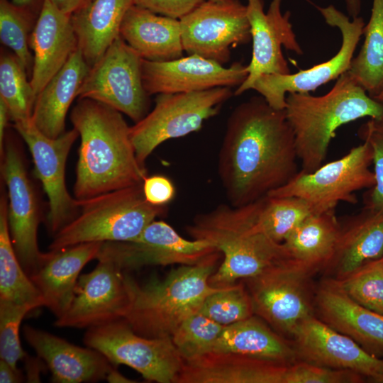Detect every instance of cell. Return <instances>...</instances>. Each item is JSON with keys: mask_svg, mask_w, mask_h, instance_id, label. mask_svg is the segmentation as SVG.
I'll list each match as a JSON object with an SVG mask.
<instances>
[{"mask_svg": "<svg viewBox=\"0 0 383 383\" xmlns=\"http://www.w3.org/2000/svg\"><path fill=\"white\" fill-rule=\"evenodd\" d=\"M294 135L284 109L253 96L231 113L219 150L218 173L229 204L255 202L299 173Z\"/></svg>", "mask_w": 383, "mask_h": 383, "instance_id": "cell-1", "label": "cell"}, {"mask_svg": "<svg viewBox=\"0 0 383 383\" xmlns=\"http://www.w3.org/2000/svg\"><path fill=\"white\" fill-rule=\"evenodd\" d=\"M70 121L81 141L74 194L84 200L142 184L147 172L138 162L121 113L90 99H79Z\"/></svg>", "mask_w": 383, "mask_h": 383, "instance_id": "cell-2", "label": "cell"}, {"mask_svg": "<svg viewBox=\"0 0 383 383\" xmlns=\"http://www.w3.org/2000/svg\"><path fill=\"white\" fill-rule=\"evenodd\" d=\"M260 199L242 206L221 204L198 214L186 226L194 240L211 243L223 260L209 277L216 288L233 285L261 273L270 267L291 260L283 243H277L255 226Z\"/></svg>", "mask_w": 383, "mask_h": 383, "instance_id": "cell-3", "label": "cell"}, {"mask_svg": "<svg viewBox=\"0 0 383 383\" xmlns=\"http://www.w3.org/2000/svg\"><path fill=\"white\" fill-rule=\"evenodd\" d=\"M221 255L218 250L197 264L180 265L163 279L152 277L141 285L125 273L130 304L123 319L140 335L171 337L183 321L199 313L209 295L221 289L209 283Z\"/></svg>", "mask_w": 383, "mask_h": 383, "instance_id": "cell-4", "label": "cell"}, {"mask_svg": "<svg viewBox=\"0 0 383 383\" xmlns=\"http://www.w3.org/2000/svg\"><path fill=\"white\" fill-rule=\"evenodd\" d=\"M284 111L294 135L300 171L310 173L323 165L338 128L365 117H383V104L370 96L346 72L323 96L289 93Z\"/></svg>", "mask_w": 383, "mask_h": 383, "instance_id": "cell-5", "label": "cell"}, {"mask_svg": "<svg viewBox=\"0 0 383 383\" xmlns=\"http://www.w3.org/2000/svg\"><path fill=\"white\" fill-rule=\"evenodd\" d=\"M79 201V214L54 235L50 250L84 243L133 240L166 211L165 206L145 200L143 183Z\"/></svg>", "mask_w": 383, "mask_h": 383, "instance_id": "cell-6", "label": "cell"}, {"mask_svg": "<svg viewBox=\"0 0 383 383\" xmlns=\"http://www.w3.org/2000/svg\"><path fill=\"white\" fill-rule=\"evenodd\" d=\"M316 272L287 260L243 279L250 295L254 314L282 336L292 340L305 318L315 315Z\"/></svg>", "mask_w": 383, "mask_h": 383, "instance_id": "cell-7", "label": "cell"}, {"mask_svg": "<svg viewBox=\"0 0 383 383\" xmlns=\"http://www.w3.org/2000/svg\"><path fill=\"white\" fill-rule=\"evenodd\" d=\"M232 95L231 87H227L157 94L152 110L130 128L140 165L146 170V160L165 141L201 129L204 121L215 116L221 106Z\"/></svg>", "mask_w": 383, "mask_h": 383, "instance_id": "cell-8", "label": "cell"}, {"mask_svg": "<svg viewBox=\"0 0 383 383\" xmlns=\"http://www.w3.org/2000/svg\"><path fill=\"white\" fill-rule=\"evenodd\" d=\"M84 343L111 364L127 365L150 382L177 383L184 365L171 337L140 335L123 318L87 328Z\"/></svg>", "mask_w": 383, "mask_h": 383, "instance_id": "cell-9", "label": "cell"}, {"mask_svg": "<svg viewBox=\"0 0 383 383\" xmlns=\"http://www.w3.org/2000/svg\"><path fill=\"white\" fill-rule=\"evenodd\" d=\"M370 145L353 148L338 160L322 165L315 171L299 173L290 182L268 194L270 196H296L309 202L316 213L335 209L339 202L355 204V192L375 184Z\"/></svg>", "mask_w": 383, "mask_h": 383, "instance_id": "cell-10", "label": "cell"}, {"mask_svg": "<svg viewBox=\"0 0 383 383\" xmlns=\"http://www.w3.org/2000/svg\"><path fill=\"white\" fill-rule=\"evenodd\" d=\"M143 60L120 35L91 66L79 99L99 101L138 122L148 113L150 106L143 82Z\"/></svg>", "mask_w": 383, "mask_h": 383, "instance_id": "cell-11", "label": "cell"}, {"mask_svg": "<svg viewBox=\"0 0 383 383\" xmlns=\"http://www.w3.org/2000/svg\"><path fill=\"white\" fill-rule=\"evenodd\" d=\"M316 7L326 22L340 31V48L331 59L309 69L288 74H263L257 78L251 89L258 92L274 109H285L287 93L314 91L320 86L338 79L350 69L356 47L363 35L365 26L363 18L358 16L350 21L348 16L332 5Z\"/></svg>", "mask_w": 383, "mask_h": 383, "instance_id": "cell-12", "label": "cell"}, {"mask_svg": "<svg viewBox=\"0 0 383 383\" xmlns=\"http://www.w3.org/2000/svg\"><path fill=\"white\" fill-rule=\"evenodd\" d=\"M179 21L184 51L222 65L231 48L251 40L247 7L239 0H206Z\"/></svg>", "mask_w": 383, "mask_h": 383, "instance_id": "cell-13", "label": "cell"}, {"mask_svg": "<svg viewBox=\"0 0 383 383\" xmlns=\"http://www.w3.org/2000/svg\"><path fill=\"white\" fill-rule=\"evenodd\" d=\"M14 128L32 155L35 175L48 198V228L55 235L80 211L79 200L70 196L65 182L67 158L79 133L73 128L56 138H50L42 133L32 120L14 123Z\"/></svg>", "mask_w": 383, "mask_h": 383, "instance_id": "cell-14", "label": "cell"}, {"mask_svg": "<svg viewBox=\"0 0 383 383\" xmlns=\"http://www.w3.org/2000/svg\"><path fill=\"white\" fill-rule=\"evenodd\" d=\"M216 251L211 243L185 239L168 223L155 220L133 240L104 242L96 259H108L125 271L145 266L193 265Z\"/></svg>", "mask_w": 383, "mask_h": 383, "instance_id": "cell-15", "label": "cell"}, {"mask_svg": "<svg viewBox=\"0 0 383 383\" xmlns=\"http://www.w3.org/2000/svg\"><path fill=\"white\" fill-rule=\"evenodd\" d=\"M7 186L8 223L11 242L25 272L30 277L49 256L40 252L38 229L40 211L19 148L6 140L1 167Z\"/></svg>", "mask_w": 383, "mask_h": 383, "instance_id": "cell-16", "label": "cell"}, {"mask_svg": "<svg viewBox=\"0 0 383 383\" xmlns=\"http://www.w3.org/2000/svg\"><path fill=\"white\" fill-rule=\"evenodd\" d=\"M89 273L79 277L74 298L55 326L89 328L125 317L130 304L124 271L100 258Z\"/></svg>", "mask_w": 383, "mask_h": 383, "instance_id": "cell-17", "label": "cell"}, {"mask_svg": "<svg viewBox=\"0 0 383 383\" xmlns=\"http://www.w3.org/2000/svg\"><path fill=\"white\" fill-rule=\"evenodd\" d=\"M292 340L299 361L333 370L353 371L375 383L383 377V359L369 353L354 340L315 315L299 323Z\"/></svg>", "mask_w": 383, "mask_h": 383, "instance_id": "cell-18", "label": "cell"}, {"mask_svg": "<svg viewBox=\"0 0 383 383\" xmlns=\"http://www.w3.org/2000/svg\"><path fill=\"white\" fill-rule=\"evenodd\" d=\"M282 0H272L267 13L263 0H248L247 16L252 41V57L248 65V75L234 94L240 95L251 89L255 80L263 74H290L282 48L302 55L290 22L289 11L282 13Z\"/></svg>", "mask_w": 383, "mask_h": 383, "instance_id": "cell-19", "label": "cell"}, {"mask_svg": "<svg viewBox=\"0 0 383 383\" xmlns=\"http://www.w3.org/2000/svg\"><path fill=\"white\" fill-rule=\"evenodd\" d=\"M248 75V65L241 62H235L226 67L198 55L169 61L143 62V82L149 95L238 87Z\"/></svg>", "mask_w": 383, "mask_h": 383, "instance_id": "cell-20", "label": "cell"}, {"mask_svg": "<svg viewBox=\"0 0 383 383\" xmlns=\"http://www.w3.org/2000/svg\"><path fill=\"white\" fill-rule=\"evenodd\" d=\"M315 316L348 335L369 353L383 357V314L357 304L333 279L323 277L316 285Z\"/></svg>", "mask_w": 383, "mask_h": 383, "instance_id": "cell-21", "label": "cell"}, {"mask_svg": "<svg viewBox=\"0 0 383 383\" xmlns=\"http://www.w3.org/2000/svg\"><path fill=\"white\" fill-rule=\"evenodd\" d=\"M292 364L212 351L184 361L177 383H293Z\"/></svg>", "mask_w": 383, "mask_h": 383, "instance_id": "cell-22", "label": "cell"}, {"mask_svg": "<svg viewBox=\"0 0 383 383\" xmlns=\"http://www.w3.org/2000/svg\"><path fill=\"white\" fill-rule=\"evenodd\" d=\"M23 336L58 383H80L106 379L113 368L99 351L82 348L47 331L30 326L23 327Z\"/></svg>", "mask_w": 383, "mask_h": 383, "instance_id": "cell-23", "label": "cell"}, {"mask_svg": "<svg viewBox=\"0 0 383 383\" xmlns=\"http://www.w3.org/2000/svg\"><path fill=\"white\" fill-rule=\"evenodd\" d=\"M30 48L33 51L30 82L37 97L78 48L71 15L43 0L30 37Z\"/></svg>", "mask_w": 383, "mask_h": 383, "instance_id": "cell-24", "label": "cell"}, {"mask_svg": "<svg viewBox=\"0 0 383 383\" xmlns=\"http://www.w3.org/2000/svg\"><path fill=\"white\" fill-rule=\"evenodd\" d=\"M339 222L333 253L321 271L324 277L336 280L383 255V209L365 206L360 213Z\"/></svg>", "mask_w": 383, "mask_h": 383, "instance_id": "cell-25", "label": "cell"}, {"mask_svg": "<svg viewBox=\"0 0 383 383\" xmlns=\"http://www.w3.org/2000/svg\"><path fill=\"white\" fill-rule=\"evenodd\" d=\"M103 242L77 244L49 252V256L30 278L40 292L44 306L60 317L74 296L79 273L85 265L96 259Z\"/></svg>", "mask_w": 383, "mask_h": 383, "instance_id": "cell-26", "label": "cell"}, {"mask_svg": "<svg viewBox=\"0 0 383 383\" xmlns=\"http://www.w3.org/2000/svg\"><path fill=\"white\" fill-rule=\"evenodd\" d=\"M181 23L132 5L123 19L121 37L144 60L163 62L182 57Z\"/></svg>", "mask_w": 383, "mask_h": 383, "instance_id": "cell-27", "label": "cell"}, {"mask_svg": "<svg viewBox=\"0 0 383 383\" xmlns=\"http://www.w3.org/2000/svg\"><path fill=\"white\" fill-rule=\"evenodd\" d=\"M90 67L77 48L37 96L31 120L47 137L56 138L65 132L67 111Z\"/></svg>", "mask_w": 383, "mask_h": 383, "instance_id": "cell-28", "label": "cell"}, {"mask_svg": "<svg viewBox=\"0 0 383 383\" xmlns=\"http://www.w3.org/2000/svg\"><path fill=\"white\" fill-rule=\"evenodd\" d=\"M213 351L286 364L299 361L293 341L279 334L255 314L224 326Z\"/></svg>", "mask_w": 383, "mask_h": 383, "instance_id": "cell-29", "label": "cell"}, {"mask_svg": "<svg viewBox=\"0 0 383 383\" xmlns=\"http://www.w3.org/2000/svg\"><path fill=\"white\" fill-rule=\"evenodd\" d=\"M133 0H91L71 16L78 48L92 66L120 36L123 19Z\"/></svg>", "mask_w": 383, "mask_h": 383, "instance_id": "cell-30", "label": "cell"}, {"mask_svg": "<svg viewBox=\"0 0 383 383\" xmlns=\"http://www.w3.org/2000/svg\"><path fill=\"white\" fill-rule=\"evenodd\" d=\"M339 226L335 209L314 213L302 221L282 243L292 260L317 273L332 257Z\"/></svg>", "mask_w": 383, "mask_h": 383, "instance_id": "cell-31", "label": "cell"}, {"mask_svg": "<svg viewBox=\"0 0 383 383\" xmlns=\"http://www.w3.org/2000/svg\"><path fill=\"white\" fill-rule=\"evenodd\" d=\"M0 301L44 306L43 299L14 250L8 223V196L0 198Z\"/></svg>", "mask_w": 383, "mask_h": 383, "instance_id": "cell-32", "label": "cell"}, {"mask_svg": "<svg viewBox=\"0 0 383 383\" xmlns=\"http://www.w3.org/2000/svg\"><path fill=\"white\" fill-rule=\"evenodd\" d=\"M363 35L364 43L348 72L373 98L383 91V0L372 1Z\"/></svg>", "mask_w": 383, "mask_h": 383, "instance_id": "cell-33", "label": "cell"}, {"mask_svg": "<svg viewBox=\"0 0 383 383\" xmlns=\"http://www.w3.org/2000/svg\"><path fill=\"white\" fill-rule=\"evenodd\" d=\"M318 213L306 200L296 196L260 199L255 226L273 240L282 243L306 218Z\"/></svg>", "mask_w": 383, "mask_h": 383, "instance_id": "cell-34", "label": "cell"}, {"mask_svg": "<svg viewBox=\"0 0 383 383\" xmlns=\"http://www.w3.org/2000/svg\"><path fill=\"white\" fill-rule=\"evenodd\" d=\"M26 72V69L15 54L1 53L0 99L6 104L14 123L31 120L36 99Z\"/></svg>", "mask_w": 383, "mask_h": 383, "instance_id": "cell-35", "label": "cell"}, {"mask_svg": "<svg viewBox=\"0 0 383 383\" xmlns=\"http://www.w3.org/2000/svg\"><path fill=\"white\" fill-rule=\"evenodd\" d=\"M223 328L196 313L183 321L171 338L184 361H190L212 352Z\"/></svg>", "mask_w": 383, "mask_h": 383, "instance_id": "cell-36", "label": "cell"}, {"mask_svg": "<svg viewBox=\"0 0 383 383\" xmlns=\"http://www.w3.org/2000/svg\"><path fill=\"white\" fill-rule=\"evenodd\" d=\"M336 281L357 304L383 314V255Z\"/></svg>", "mask_w": 383, "mask_h": 383, "instance_id": "cell-37", "label": "cell"}, {"mask_svg": "<svg viewBox=\"0 0 383 383\" xmlns=\"http://www.w3.org/2000/svg\"><path fill=\"white\" fill-rule=\"evenodd\" d=\"M199 313L223 326L254 315L252 299L244 282L221 288L209 295Z\"/></svg>", "mask_w": 383, "mask_h": 383, "instance_id": "cell-38", "label": "cell"}, {"mask_svg": "<svg viewBox=\"0 0 383 383\" xmlns=\"http://www.w3.org/2000/svg\"><path fill=\"white\" fill-rule=\"evenodd\" d=\"M32 18L27 6L8 0H0V39L11 48L27 70L33 67V57L29 50V33Z\"/></svg>", "mask_w": 383, "mask_h": 383, "instance_id": "cell-39", "label": "cell"}, {"mask_svg": "<svg viewBox=\"0 0 383 383\" xmlns=\"http://www.w3.org/2000/svg\"><path fill=\"white\" fill-rule=\"evenodd\" d=\"M33 309L30 305L0 301V357L13 367L28 355L21 347L19 331L22 320Z\"/></svg>", "mask_w": 383, "mask_h": 383, "instance_id": "cell-40", "label": "cell"}, {"mask_svg": "<svg viewBox=\"0 0 383 383\" xmlns=\"http://www.w3.org/2000/svg\"><path fill=\"white\" fill-rule=\"evenodd\" d=\"M358 136L367 142L372 150V163L375 184L365 203V206L373 209H383V117L370 118L362 124Z\"/></svg>", "mask_w": 383, "mask_h": 383, "instance_id": "cell-41", "label": "cell"}, {"mask_svg": "<svg viewBox=\"0 0 383 383\" xmlns=\"http://www.w3.org/2000/svg\"><path fill=\"white\" fill-rule=\"evenodd\" d=\"M206 0H133V4L155 13L181 19Z\"/></svg>", "mask_w": 383, "mask_h": 383, "instance_id": "cell-42", "label": "cell"}, {"mask_svg": "<svg viewBox=\"0 0 383 383\" xmlns=\"http://www.w3.org/2000/svg\"><path fill=\"white\" fill-rule=\"evenodd\" d=\"M143 191L145 200L155 206H165L175 194L172 181L160 174L146 177L143 182Z\"/></svg>", "mask_w": 383, "mask_h": 383, "instance_id": "cell-43", "label": "cell"}, {"mask_svg": "<svg viewBox=\"0 0 383 383\" xmlns=\"http://www.w3.org/2000/svg\"><path fill=\"white\" fill-rule=\"evenodd\" d=\"M25 361L26 379L29 382H39L40 374L45 368L46 364L40 357H33L27 355L23 360Z\"/></svg>", "mask_w": 383, "mask_h": 383, "instance_id": "cell-44", "label": "cell"}, {"mask_svg": "<svg viewBox=\"0 0 383 383\" xmlns=\"http://www.w3.org/2000/svg\"><path fill=\"white\" fill-rule=\"evenodd\" d=\"M23 375L17 368L13 367L6 361L0 360V382L18 383L23 382Z\"/></svg>", "mask_w": 383, "mask_h": 383, "instance_id": "cell-45", "label": "cell"}, {"mask_svg": "<svg viewBox=\"0 0 383 383\" xmlns=\"http://www.w3.org/2000/svg\"><path fill=\"white\" fill-rule=\"evenodd\" d=\"M59 11L72 15L84 7L91 0H49Z\"/></svg>", "mask_w": 383, "mask_h": 383, "instance_id": "cell-46", "label": "cell"}, {"mask_svg": "<svg viewBox=\"0 0 383 383\" xmlns=\"http://www.w3.org/2000/svg\"><path fill=\"white\" fill-rule=\"evenodd\" d=\"M10 118V113L6 104L0 99V152L1 156L4 150L5 129Z\"/></svg>", "mask_w": 383, "mask_h": 383, "instance_id": "cell-47", "label": "cell"}, {"mask_svg": "<svg viewBox=\"0 0 383 383\" xmlns=\"http://www.w3.org/2000/svg\"><path fill=\"white\" fill-rule=\"evenodd\" d=\"M347 11L350 17L355 18L358 17L361 9L360 0H345Z\"/></svg>", "mask_w": 383, "mask_h": 383, "instance_id": "cell-48", "label": "cell"}, {"mask_svg": "<svg viewBox=\"0 0 383 383\" xmlns=\"http://www.w3.org/2000/svg\"><path fill=\"white\" fill-rule=\"evenodd\" d=\"M106 379L109 382H122V383H129V382H135L124 377L120 372H118L116 369L113 368L107 374Z\"/></svg>", "mask_w": 383, "mask_h": 383, "instance_id": "cell-49", "label": "cell"}, {"mask_svg": "<svg viewBox=\"0 0 383 383\" xmlns=\"http://www.w3.org/2000/svg\"><path fill=\"white\" fill-rule=\"evenodd\" d=\"M34 0H12V2L20 6H28L30 5Z\"/></svg>", "mask_w": 383, "mask_h": 383, "instance_id": "cell-50", "label": "cell"}, {"mask_svg": "<svg viewBox=\"0 0 383 383\" xmlns=\"http://www.w3.org/2000/svg\"><path fill=\"white\" fill-rule=\"evenodd\" d=\"M373 99L383 104V91L381 93H379L378 95L373 97Z\"/></svg>", "mask_w": 383, "mask_h": 383, "instance_id": "cell-51", "label": "cell"}, {"mask_svg": "<svg viewBox=\"0 0 383 383\" xmlns=\"http://www.w3.org/2000/svg\"><path fill=\"white\" fill-rule=\"evenodd\" d=\"M209 1H216V2H226V1H231L233 0H209Z\"/></svg>", "mask_w": 383, "mask_h": 383, "instance_id": "cell-52", "label": "cell"}, {"mask_svg": "<svg viewBox=\"0 0 383 383\" xmlns=\"http://www.w3.org/2000/svg\"><path fill=\"white\" fill-rule=\"evenodd\" d=\"M377 383H383V377H382Z\"/></svg>", "mask_w": 383, "mask_h": 383, "instance_id": "cell-53", "label": "cell"}]
</instances>
